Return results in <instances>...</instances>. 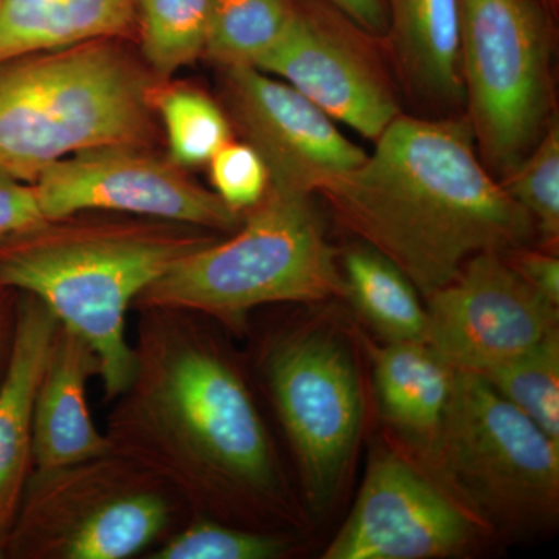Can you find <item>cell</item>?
<instances>
[{"mask_svg":"<svg viewBox=\"0 0 559 559\" xmlns=\"http://www.w3.org/2000/svg\"><path fill=\"white\" fill-rule=\"evenodd\" d=\"M100 359L72 330L58 323L44 367L33 414V465L58 468L112 451L108 437L95 425L86 390L100 377Z\"/></svg>","mask_w":559,"mask_h":559,"instance_id":"2e32d148","label":"cell"},{"mask_svg":"<svg viewBox=\"0 0 559 559\" xmlns=\"http://www.w3.org/2000/svg\"><path fill=\"white\" fill-rule=\"evenodd\" d=\"M33 187L46 219L109 212L231 234L245 216L190 179L170 157L153 146L131 143L95 146L64 157Z\"/></svg>","mask_w":559,"mask_h":559,"instance_id":"30bf717a","label":"cell"},{"mask_svg":"<svg viewBox=\"0 0 559 559\" xmlns=\"http://www.w3.org/2000/svg\"><path fill=\"white\" fill-rule=\"evenodd\" d=\"M381 414L425 457L450 404L455 369L425 342L366 341Z\"/></svg>","mask_w":559,"mask_h":559,"instance_id":"ac0fdd59","label":"cell"},{"mask_svg":"<svg viewBox=\"0 0 559 559\" xmlns=\"http://www.w3.org/2000/svg\"><path fill=\"white\" fill-rule=\"evenodd\" d=\"M477 374V373H476ZM480 377L559 443V330Z\"/></svg>","mask_w":559,"mask_h":559,"instance_id":"603a6c76","label":"cell"},{"mask_svg":"<svg viewBox=\"0 0 559 559\" xmlns=\"http://www.w3.org/2000/svg\"><path fill=\"white\" fill-rule=\"evenodd\" d=\"M53 312L32 294L20 293L16 330L0 381V558L33 469V414L44 367L58 329Z\"/></svg>","mask_w":559,"mask_h":559,"instance_id":"9a60e30c","label":"cell"},{"mask_svg":"<svg viewBox=\"0 0 559 559\" xmlns=\"http://www.w3.org/2000/svg\"><path fill=\"white\" fill-rule=\"evenodd\" d=\"M388 57L401 90L450 116L465 106L460 0H388Z\"/></svg>","mask_w":559,"mask_h":559,"instance_id":"e0dca14e","label":"cell"},{"mask_svg":"<svg viewBox=\"0 0 559 559\" xmlns=\"http://www.w3.org/2000/svg\"><path fill=\"white\" fill-rule=\"evenodd\" d=\"M371 38L337 11L299 3L288 32L257 69L374 142L403 114V91L388 53Z\"/></svg>","mask_w":559,"mask_h":559,"instance_id":"8fae6325","label":"cell"},{"mask_svg":"<svg viewBox=\"0 0 559 559\" xmlns=\"http://www.w3.org/2000/svg\"><path fill=\"white\" fill-rule=\"evenodd\" d=\"M216 231L109 212L46 219L0 241V289L32 294L100 359L105 403L134 369L127 318L140 294Z\"/></svg>","mask_w":559,"mask_h":559,"instance_id":"3957f363","label":"cell"},{"mask_svg":"<svg viewBox=\"0 0 559 559\" xmlns=\"http://www.w3.org/2000/svg\"><path fill=\"white\" fill-rule=\"evenodd\" d=\"M138 312L134 369L106 421L112 451L159 479L190 516L278 532L290 503L274 444L212 320Z\"/></svg>","mask_w":559,"mask_h":559,"instance_id":"6da1fadb","label":"cell"},{"mask_svg":"<svg viewBox=\"0 0 559 559\" xmlns=\"http://www.w3.org/2000/svg\"><path fill=\"white\" fill-rule=\"evenodd\" d=\"M425 459L477 524L524 533L557 520L559 443L480 374L455 370L447 414Z\"/></svg>","mask_w":559,"mask_h":559,"instance_id":"8992f818","label":"cell"},{"mask_svg":"<svg viewBox=\"0 0 559 559\" xmlns=\"http://www.w3.org/2000/svg\"><path fill=\"white\" fill-rule=\"evenodd\" d=\"M460 69L477 153L502 180L554 121V31L539 0H460Z\"/></svg>","mask_w":559,"mask_h":559,"instance_id":"ba28073f","label":"cell"},{"mask_svg":"<svg viewBox=\"0 0 559 559\" xmlns=\"http://www.w3.org/2000/svg\"><path fill=\"white\" fill-rule=\"evenodd\" d=\"M503 255L528 286L559 307V260L554 250H533L528 246Z\"/></svg>","mask_w":559,"mask_h":559,"instance_id":"f1b7e54d","label":"cell"},{"mask_svg":"<svg viewBox=\"0 0 559 559\" xmlns=\"http://www.w3.org/2000/svg\"><path fill=\"white\" fill-rule=\"evenodd\" d=\"M283 532L237 527L205 516H190L146 555L148 559H277L289 551Z\"/></svg>","mask_w":559,"mask_h":559,"instance_id":"cb8c5ba5","label":"cell"},{"mask_svg":"<svg viewBox=\"0 0 559 559\" xmlns=\"http://www.w3.org/2000/svg\"><path fill=\"white\" fill-rule=\"evenodd\" d=\"M426 344L455 370L484 373L558 329L559 307L544 299L503 253L473 257L457 277L426 297Z\"/></svg>","mask_w":559,"mask_h":559,"instance_id":"7c38bea8","label":"cell"},{"mask_svg":"<svg viewBox=\"0 0 559 559\" xmlns=\"http://www.w3.org/2000/svg\"><path fill=\"white\" fill-rule=\"evenodd\" d=\"M210 0H138L140 58L168 81L204 57Z\"/></svg>","mask_w":559,"mask_h":559,"instance_id":"44dd1931","label":"cell"},{"mask_svg":"<svg viewBox=\"0 0 559 559\" xmlns=\"http://www.w3.org/2000/svg\"><path fill=\"white\" fill-rule=\"evenodd\" d=\"M20 293L0 289V381L9 364L14 330H16Z\"/></svg>","mask_w":559,"mask_h":559,"instance_id":"4dcf8cb0","label":"cell"},{"mask_svg":"<svg viewBox=\"0 0 559 559\" xmlns=\"http://www.w3.org/2000/svg\"><path fill=\"white\" fill-rule=\"evenodd\" d=\"M261 374L296 457L308 507L322 513L347 480L362 430L355 359L336 334L301 329L271 342Z\"/></svg>","mask_w":559,"mask_h":559,"instance_id":"9c48e42d","label":"cell"},{"mask_svg":"<svg viewBox=\"0 0 559 559\" xmlns=\"http://www.w3.org/2000/svg\"><path fill=\"white\" fill-rule=\"evenodd\" d=\"M62 0H0V64L47 49Z\"/></svg>","mask_w":559,"mask_h":559,"instance_id":"4316f807","label":"cell"},{"mask_svg":"<svg viewBox=\"0 0 559 559\" xmlns=\"http://www.w3.org/2000/svg\"><path fill=\"white\" fill-rule=\"evenodd\" d=\"M154 109L164 123L167 156L186 170L207 165L216 151L234 139L223 106L193 87L162 81L154 95Z\"/></svg>","mask_w":559,"mask_h":559,"instance_id":"7402d4cb","label":"cell"},{"mask_svg":"<svg viewBox=\"0 0 559 559\" xmlns=\"http://www.w3.org/2000/svg\"><path fill=\"white\" fill-rule=\"evenodd\" d=\"M294 0H210L204 57L221 69L259 68L288 32Z\"/></svg>","mask_w":559,"mask_h":559,"instance_id":"ffe728a7","label":"cell"},{"mask_svg":"<svg viewBox=\"0 0 559 559\" xmlns=\"http://www.w3.org/2000/svg\"><path fill=\"white\" fill-rule=\"evenodd\" d=\"M477 522L399 452L378 448L323 559H433L463 554Z\"/></svg>","mask_w":559,"mask_h":559,"instance_id":"5bb4252c","label":"cell"},{"mask_svg":"<svg viewBox=\"0 0 559 559\" xmlns=\"http://www.w3.org/2000/svg\"><path fill=\"white\" fill-rule=\"evenodd\" d=\"M535 224L544 246L554 250L559 240V127L555 119L525 159L499 180Z\"/></svg>","mask_w":559,"mask_h":559,"instance_id":"d4e9b609","label":"cell"},{"mask_svg":"<svg viewBox=\"0 0 559 559\" xmlns=\"http://www.w3.org/2000/svg\"><path fill=\"white\" fill-rule=\"evenodd\" d=\"M360 31L378 39L388 33V0H322Z\"/></svg>","mask_w":559,"mask_h":559,"instance_id":"f546056e","label":"cell"},{"mask_svg":"<svg viewBox=\"0 0 559 559\" xmlns=\"http://www.w3.org/2000/svg\"><path fill=\"white\" fill-rule=\"evenodd\" d=\"M162 80L121 40L36 51L0 64V168L33 183L95 146H153Z\"/></svg>","mask_w":559,"mask_h":559,"instance_id":"277c9868","label":"cell"},{"mask_svg":"<svg viewBox=\"0 0 559 559\" xmlns=\"http://www.w3.org/2000/svg\"><path fill=\"white\" fill-rule=\"evenodd\" d=\"M374 150L319 191L337 223L428 297L485 252L528 248L535 224L477 153L465 116L401 114Z\"/></svg>","mask_w":559,"mask_h":559,"instance_id":"7a4b0ae2","label":"cell"},{"mask_svg":"<svg viewBox=\"0 0 559 559\" xmlns=\"http://www.w3.org/2000/svg\"><path fill=\"white\" fill-rule=\"evenodd\" d=\"M46 221L33 183L0 168V241Z\"/></svg>","mask_w":559,"mask_h":559,"instance_id":"83f0119b","label":"cell"},{"mask_svg":"<svg viewBox=\"0 0 559 559\" xmlns=\"http://www.w3.org/2000/svg\"><path fill=\"white\" fill-rule=\"evenodd\" d=\"M342 296L340 261L314 197L270 186L229 238L180 259L132 308L197 312L241 333L257 308Z\"/></svg>","mask_w":559,"mask_h":559,"instance_id":"5b68a950","label":"cell"},{"mask_svg":"<svg viewBox=\"0 0 559 559\" xmlns=\"http://www.w3.org/2000/svg\"><path fill=\"white\" fill-rule=\"evenodd\" d=\"M344 297L384 342H425L428 312L409 278L369 246L342 257Z\"/></svg>","mask_w":559,"mask_h":559,"instance_id":"d6986e66","label":"cell"},{"mask_svg":"<svg viewBox=\"0 0 559 559\" xmlns=\"http://www.w3.org/2000/svg\"><path fill=\"white\" fill-rule=\"evenodd\" d=\"M213 191L234 209L245 213L270 190V171L259 153L246 142L231 139L209 162Z\"/></svg>","mask_w":559,"mask_h":559,"instance_id":"484cf974","label":"cell"},{"mask_svg":"<svg viewBox=\"0 0 559 559\" xmlns=\"http://www.w3.org/2000/svg\"><path fill=\"white\" fill-rule=\"evenodd\" d=\"M224 110L270 171L272 187L316 197L366 159L336 121L285 81L259 69H221Z\"/></svg>","mask_w":559,"mask_h":559,"instance_id":"4fadbf2b","label":"cell"},{"mask_svg":"<svg viewBox=\"0 0 559 559\" xmlns=\"http://www.w3.org/2000/svg\"><path fill=\"white\" fill-rule=\"evenodd\" d=\"M190 516L159 479L110 451L33 469L5 557L127 559L150 551Z\"/></svg>","mask_w":559,"mask_h":559,"instance_id":"52a82bcc","label":"cell"}]
</instances>
